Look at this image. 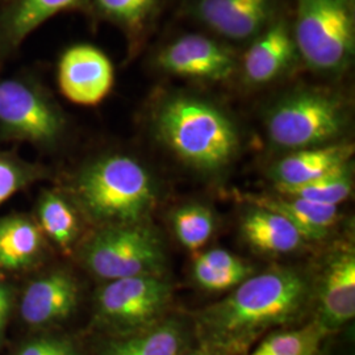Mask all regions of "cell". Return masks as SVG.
I'll return each mask as SVG.
<instances>
[{
    "label": "cell",
    "mask_w": 355,
    "mask_h": 355,
    "mask_svg": "<svg viewBox=\"0 0 355 355\" xmlns=\"http://www.w3.org/2000/svg\"><path fill=\"white\" fill-rule=\"evenodd\" d=\"M308 284L293 270H272L243 280L227 299L199 316L205 341L240 352L262 331L291 321L306 302Z\"/></svg>",
    "instance_id": "obj_1"
},
{
    "label": "cell",
    "mask_w": 355,
    "mask_h": 355,
    "mask_svg": "<svg viewBox=\"0 0 355 355\" xmlns=\"http://www.w3.org/2000/svg\"><path fill=\"white\" fill-rule=\"evenodd\" d=\"M158 139L184 164L202 171L228 166L240 149L233 120L214 103L195 95L174 94L154 114Z\"/></svg>",
    "instance_id": "obj_2"
},
{
    "label": "cell",
    "mask_w": 355,
    "mask_h": 355,
    "mask_svg": "<svg viewBox=\"0 0 355 355\" xmlns=\"http://www.w3.org/2000/svg\"><path fill=\"white\" fill-rule=\"evenodd\" d=\"M76 195L85 211L107 227L140 224L155 203V187L148 170L121 154L89 164L78 178Z\"/></svg>",
    "instance_id": "obj_3"
},
{
    "label": "cell",
    "mask_w": 355,
    "mask_h": 355,
    "mask_svg": "<svg viewBox=\"0 0 355 355\" xmlns=\"http://www.w3.org/2000/svg\"><path fill=\"white\" fill-rule=\"evenodd\" d=\"M292 33L299 57L311 70L341 74L354 57V0H296Z\"/></svg>",
    "instance_id": "obj_4"
},
{
    "label": "cell",
    "mask_w": 355,
    "mask_h": 355,
    "mask_svg": "<svg viewBox=\"0 0 355 355\" xmlns=\"http://www.w3.org/2000/svg\"><path fill=\"white\" fill-rule=\"evenodd\" d=\"M346 124V108L336 95L318 89H296L268 111L267 136L275 146L295 152L328 145Z\"/></svg>",
    "instance_id": "obj_5"
},
{
    "label": "cell",
    "mask_w": 355,
    "mask_h": 355,
    "mask_svg": "<svg viewBox=\"0 0 355 355\" xmlns=\"http://www.w3.org/2000/svg\"><path fill=\"white\" fill-rule=\"evenodd\" d=\"M85 262L101 279L140 275L158 277L165 267V253L158 237L140 224L108 225L85 248Z\"/></svg>",
    "instance_id": "obj_6"
},
{
    "label": "cell",
    "mask_w": 355,
    "mask_h": 355,
    "mask_svg": "<svg viewBox=\"0 0 355 355\" xmlns=\"http://www.w3.org/2000/svg\"><path fill=\"white\" fill-rule=\"evenodd\" d=\"M170 286L159 277L140 275L108 282L96 296V312L120 329L149 327L170 302Z\"/></svg>",
    "instance_id": "obj_7"
},
{
    "label": "cell",
    "mask_w": 355,
    "mask_h": 355,
    "mask_svg": "<svg viewBox=\"0 0 355 355\" xmlns=\"http://www.w3.org/2000/svg\"><path fill=\"white\" fill-rule=\"evenodd\" d=\"M0 128L12 139L49 145L62 132L64 121L51 101L20 79L0 80Z\"/></svg>",
    "instance_id": "obj_8"
},
{
    "label": "cell",
    "mask_w": 355,
    "mask_h": 355,
    "mask_svg": "<svg viewBox=\"0 0 355 355\" xmlns=\"http://www.w3.org/2000/svg\"><path fill=\"white\" fill-rule=\"evenodd\" d=\"M155 64L170 76L212 82L227 80L239 67L232 48L204 35H184L168 42L158 51Z\"/></svg>",
    "instance_id": "obj_9"
},
{
    "label": "cell",
    "mask_w": 355,
    "mask_h": 355,
    "mask_svg": "<svg viewBox=\"0 0 355 355\" xmlns=\"http://www.w3.org/2000/svg\"><path fill=\"white\" fill-rule=\"evenodd\" d=\"M57 79L66 99L79 105H96L114 86V64L99 48L78 44L61 55Z\"/></svg>",
    "instance_id": "obj_10"
},
{
    "label": "cell",
    "mask_w": 355,
    "mask_h": 355,
    "mask_svg": "<svg viewBox=\"0 0 355 355\" xmlns=\"http://www.w3.org/2000/svg\"><path fill=\"white\" fill-rule=\"evenodd\" d=\"M278 0H192L191 12L221 37L246 41L275 20Z\"/></svg>",
    "instance_id": "obj_11"
},
{
    "label": "cell",
    "mask_w": 355,
    "mask_h": 355,
    "mask_svg": "<svg viewBox=\"0 0 355 355\" xmlns=\"http://www.w3.org/2000/svg\"><path fill=\"white\" fill-rule=\"evenodd\" d=\"M297 55L291 26L275 19L253 38L242 58V74L248 83L263 86L283 76Z\"/></svg>",
    "instance_id": "obj_12"
},
{
    "label": "cell",
    "mask_w": 355,
    "mask_h": 355,
    "mask_svg": "<svg viewBox=\"0 0 355 355\" xmlns=\"http://www.w3.org/2000/svg\"><path fill=\"white\" fill-rule=\"evenodd\" d=\"M79 299L76 280L66 271H53L33 280L23 295L20 313L31 327H42L71 315Z\"/></svg>",
    "instance_id": "obj_13"
},
{
    "label": "cell",
    "mask_w": 355,
    "mask_h": 355,
    "mask_svg": "<svg viewBox=\"0 0 355 355\" xmlns=\"http://www.w3.org/2000/svg\"><path fill=\"white\" fill-rule=\"evenodd\" d=\"M324 330L336 329L355 316V255L353 252L336 255L325 270L320 290Z\"/></svg>",
    "instance_id": "obj_14"
},
{
    "label": "cell",
    "mask_w": 355,
    "mask_h": 355,
    "mask_svg": "<svg viewBox=\"0 0 355 355\" xmlns=\"http://www.w3.org/2000/svg\"><path fill=\"white\" fill-rule=\"evenodd\" d=\"M353 145L328 144L295 150L272 166L271 177L277 187H292L312 182L350 164Z\"/></svg>",
    "instance_id": "obj_15"
},
{
    "label": "cell",
    "mask_w": 355,
    "mask_h": 355,
    "mask_svg": "<svg viewBox=\"0 0 355 355\" xmlns=\"http://www.w3.org/2000/svg\"><path fill=\"white\" fill-rule=\"evenodd\" d=\"M248 202L286 217L308 240L324 239L338 217L336 205L315 203L300 198L248 196Z\"/></svg>",
    "instance_id": "obj_16"
},
{
    "label": "cell",
    "mask_w": 355,
    "mask_h": 355,
    "mask_svg": "<svg viewBox=\"0 0 355 355\" xmlns=\"http://www.w3.org/2000/svg\"><path fill=\"white\" fill-rule=\"evenodd\" d=\"M241 233L253 248L266 253H291L304 237L286 217L255 207L243 216Z\"/></svg>",
    "instance_id": "obj_17"
},
{
    "label": "cell",
    "mask_w": 355,
    "mask_h": 355,
    "mask_svg": "<svg viewBox=\"0 0 355 355\" xmlns=\"http://www.w3.org/2000/svg\"><path fill=\"white\" fill-rule=\"evenodd\" d=\"M42 249L37 224L26 216L0 218V268L21 270L36 262Z\"/></svg>",
    "instance_id": "obj_18"
},
{
    "label": "cell",
    "mask_w": 355,
    "mask_h": 355,
    "mask_svg": "<svg viewBox=\"0 0 355 355\" xmlns=\"http://www.w3.org/2000/svg\"><path fill=\"white\" fill-rule=\"evenodd\" d=\"M87 0H13L4 29L10 44L17 45L57 13L80 8Z\"/></svg>",
    "instance_id": "obj_19"
},
{
    "label": "cell",
    "mask_w": 355,
    "mask_h": 355,
    "mask_svg": "<svg viewBox=\"0 0 355 355\" xmlns=\"http://www.w3.org/2000/svg\"><path fill=\"white\" fill-rule=\"evenodd\" d=\"M182 346V330L175 322L168 321L132 338L114 343L107 355H178Z\"/></svg>",
    "instance_id": "obj_20"
},
{
    "label": "cell",
    "mask_w": 355,
    "mask_h": 355,
    "mask_svg": "<svg viewBox=\"0 0 355 355\" xmlns=\"http://www.w3.org/2000/svg\"><path fill=\"white\" fill-rule=\"evenodd\" d=\"M40 229L60 248L69 249L78 236V220L74 209L54 193L45 192L38 202Z\"/></svg>",
    "instance_id": "obj_21"
},
{
    "label": "cell",
    "mask_w": 355,
    "mask_h": 355,
    "mask_svg": "<svg viewBox=\"0 0 355 355\" xmlns=\"http://www.w3.org/2000/svg\"><path fill=\"white\" fill-rule=\"evenodd\" d=\"M282 195L300 198L315 203L336 205L346 200L353 191L350 164L343 166L324 177L292 187H277Z\"/></svg>",
    "instance_id": "obj_22"
},
{
    "label": "cell",
    "mask_w": 355,
    "mask_h": 355,
    "mask_svg": "<svg viewBox=\"0 0 355 355\" xmlns=\"http://www.w3.org/2000/svg\"><path fill=\"white\" fill-rule=\"evenodd\" d=\"M173 228L178 241L189 250H198L214 234L215 220L211 211L199 204H189L173 214Z\"/></svg>",
    "instance_id": "obj_23"
},
{
    "label": "cell",
    "mask_w": 355,
    "mask_h": 355,
    "mask_svg": "<svg viewBox=\"0 0 355 355\" xmlns=\"http://www.w3.org/2000/svg\"><path fill=\"white\" fill-rule=\"evenodd\" d=\"M325 330L320 324L270 336L250 355H318Z\"/></svg>",
    "instance_id": "obj_24"
},
{
    "label": "cell",
    "mask_w": 355,
    "mask_h": 355,
    "mask_svg": "<svg viewBox=\"0 0 355 355\" xmlns=\"http://www.w3.org/2000/svg\"><path fill=\"white\" fill-rule=\"evenodd\" d=\"M103 16L132 32H139L152 19L159 0H95Z\"/></svg>",
    "instance_id": "obj_25"
},
{
    "label": "cell",
    "mask_w": 355,
    "mask_h": 355,
    "mask_svg": "<svg viewBox=\"0 0 355 355\" xmlns=\"http://www.w3.org/2000/svg\"><path fill=\"white\" fill-rule=\"evenodd\" d=\"M35 179V168L0 154V205Z\"/></svg>",
    "instance_id": "obj_26"
},
{
    "label": "cell",
    "mask_w": 355,
    "mask_h": 355,
    "mask_svg": "<svg viewBox=\"0 0 355 355\" xmlns=\"http://www.w3.org/2000/svg\"><path fill=\"white\" fill-rule=\"evenodd\" d=\"M193 277L203 288L209 291H225L237 287L243 280L248 279V277L240 274L214 270L207 266L198 257L193 261Z\"/></svg>",
    "instance_id": "obj_27"
},
{
    "label": "cell",
    "mask_w": 355,
    "mask_h": 355,
    "mask_svg": "<svg viewBox=\"0 0 355 355\" xmlns=\"http://www.w3.org/2000/svg\"><path fill=\"white\" fill-rule=\"evenodd\" d=\"M198 258L204 262L205 265L217 271H224V272H234L240 274L243 277H250L252 274V267L248 266L243 261H241L239 257L229 253L227 250L223 249H212L205 253L199 254Z\"/></svg>",
    "instance_id": "obj_28"
},
{
    "label": "cell",
    "mask_w": 355,
    "mask_h": 355,
    "mask_svg": "<svg viewBox=\"0 0 355 355\" xmlns=\"http://www.w3.org/2000/svg\"><path fill=\"white\" fill-rule=\"evenodd\" d=\"M17 355H76L74 347L55 338H40L26 345Z\"/></svg>",
    "instance_id": "obj_29"
},
{
    "label": "cell",
    "mask_w": 355,
    "mask_h": 355,
    "mask_svg": "<svg viewBox=\"0 0 355 355\" xmlns=\"http://www.w3.org/2000/svg\"><path fill=\"white\" fill-rule=\"evenodd\" d=\"M13 304L12 288L3 280L0 279V343L4 336L7 321L10 318Z\"/></svg>",
    "instance_id": "obj_30"
},
{
    "label": "cell",
    "mask_w": 355,
    "mask_h": 355,
    "mask_svg": "<svg viewBox=\"0 0 355 355\" xmlns=\"http://www.w3.org/2000/svg\"><path fill=\"white\" fill-rule=\"evenodd\" d=\"M189 355H215L214 353H211V352H208V350H200V352H195V353H191Z\"/></svg>",
    "instance_id": "obj_31"
}]
</instances>
